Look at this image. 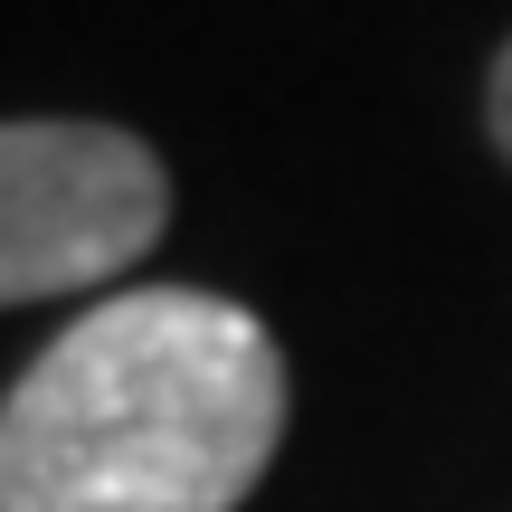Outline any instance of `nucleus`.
<instances>
[{"label": "nucleus", "instance_id": "7ed1b4c3", "mask_svg": "<svg viewBox=\"0 0 512 512\" xmlns=\"http://www.w3.org/2000/svg\"><path fill=\"white\" fill-rule=\"evenodd\" d=\"M484 124H494V143H503V162H512V38H503V57H494V86H484Z\"/></svg>", "mask_w": 512, "mask_h": 512}, {"label": "nucleus", "instance_id": "f03ea898", "mask_svg": "<svg viewBox=\"0 0 512 512\" xmlns=\"http://www.w3.org/2000/svg\"><path fill=\"white\" fill-rule=\"evenodd\" d=\"M171 228V171L124 124H0V304L114 285Z\"/></svg>", "mask_w": 512, "mask_h": 512}, {"label": "nucleus", "instance_id": "f257e3e1", "mask_svg": "<svg viewBox=\"0 0 512 512\" xmlns=\"http://www.w3.org/2000/svg\"><path fill=\"white\" fill-rule=\"evenodd\" d=\"M285 437V351L247 304L133 285L0 399V512H238Z\"/></svg>", "mask_w": 512, "mask_h": 512}]
</instances>
